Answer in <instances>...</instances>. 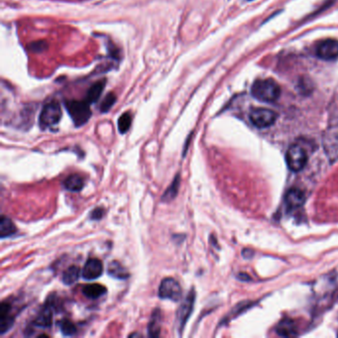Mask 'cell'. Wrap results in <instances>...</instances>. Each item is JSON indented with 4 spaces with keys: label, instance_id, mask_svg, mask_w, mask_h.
Masks as SVG:
<instances>
[{
    "label": "cell",
    "instance_id": "52a82bcc",
    "mask_svg": "<svg viewBox=\"0 0 338 338\" xmlns=\"http://www.w3.org/2000/svg\"><path fill=\"white\" fill-rule=\"evenodd\" d=\"M278 114L267 108H255L250 112V120L258 128L271 126L276 122Z\"/></svg>",
    "mask_w": 338,
    "mask_h": 338
},
{
    "label": "cell",
    "instance_id": "ba28073f",
    "mask_svg": "<svg viewBox=\"0 0 338 338\" xmlns=\"http://www.w3.org/2000/svg\"><path fill=\"white\" fill-rule=\"evenodd\" d=\"M56 298H52L51 296L48 297L45 306L43 307L41 312L39 315L36 317L33 321V324L37 327H42V328H48L52 325L53 323V313L55 311L56 307Z\"/></svg>",
    "mask_w": 338,
    "mask_h": 338
},
{
    "label": "cell",
    "instance_id": "484cf974",
    "mask_svg": "<svg viewBox=\"0 0 338 338\" xmlns=\"http://www.w3.org/2000/svg\"><path fill=\"white\" fill-rule=\"evenodd\" d=\"M104 213H105V212H104L103 209L97 208V209H95V210H93L91 212V213H90V218L93 219V220H99V219L103 218Z\"/></svg>",
    "mask_w": 338,
    "mask_h": 338
},
{
    "label": "cell",
    "instance_id": "7c38bea8",
    "mask_svg": "<svg viewBox=\"0 0 338 338\" xmlns=\"http://www.w3.org/2000/svg\"><path fill=\"white\" fill-rule=\"evenodd\" d=\"M286 204L290 209H298L300 208L306 201V194L301 190L298 189H292L289 190L285 197Z\"/></svg>",
    "mask_w": 338,
    "mask_h": 338
},
{
    "label": "cell",
    "instance_id": "30bf717a",
    "mask_svg": "<svg viewBox=\"0 0 338 338\" xmlns=\"http://www.w3.org/2000/svg\"><path fill=\"white\" fill-rule=\"evenodd\" d=\"M104 272V265L100 260L91 258L86 261L82 271V276L86 281H93L99 278Z\"/></svg>",
    "mask_w": 338,
    "mask_h": 338
},
{
    "label": "cell",
    "instance_id": "4fadbf2b",
    "mask_svg": "<svg viewBox=\"0 0 338 338\" xmlns=\"http://www.w3.org/2000/svg\"><path fill=\"white\" fill-rule=\"evenodd\" d=\"M162 327V314L159 309H156L150 318L148 324L149 337H159Z\"/></svg>",
    "mask_w": 338,
    "mask_h": 338
},
{
    "label": "cell",
    "instance_id": "277c9868",
    "mask_svg": "<svg viewBox=\"0 0 338 338\" xmlns=\"http://www.w3.org/2000/svg\"><path fill=\"white\" fill-rule=\"evenodd\" d=\"M288 167L293 172H299L305 168L308 162V156L305 149L298 144H293L286 154Z\"/></svg>",
    "mask_w": 338,
    "mask_h": 338
},
{
    "label": "cell",
    "instance_id": "44dd1931",
    "mask_svg": "<svg viewBox=\"0 0 338 338\" xmlns=\"http://www.w3.org/2000/svg\"><path fill=\"white\" fill-rule=\"evenodd\" d=\"M80 275H81L80 268L77 266H71L63 272V278H62L63 283L66 286H71L79 280Z\"/></svg>",
    "mask_w": 338,
    "mask_h": 338
},
{
    "label": "cell",
    "instance_id": "2e32d148",
    "mask_svg": "<svg viewBox=\"0 0 338 338\" xmlns=\"http://www.w3.org/2000/svg\"><path fill=\"white\" fill-rule=\"evenodd\" d=\"M276 331H277V333H278L280 336H285V337L292 336V335H294L295 332H296V325H295V322H294L292 319H289V318L283 319V320L280 321V323L278 324Z\"/></svg>",
    "mask_w": 338,
    "mask_h": 338
},
{
    "label": "cell",
    "instance_id": "7402d4cb",
    "mask_svg": "<svg viewBox=\"0 0 338 338\" xmlns=\"http://www.w3.org/2000/svg\"><path fill=\"white\" fill-rule=\"evenodd\" d=\"M59 327L64 336H73L77 333V327L70 319L63 318L60 320Z\"/></svg>",
    "mask_w": 338,
    "mask_h": 338
},
{
    "label": "cell",
    "instance_id": "7a4b0ae2",
    "mask_svg": "<svg viewBox=\"0 0 338 338\" xmlns=\"http://www.w3.org/2000/svg\"><path fill=\"white\" fill-rule=\"evenodd\" d=\"M90 104L87 100H66L64 107L76 127L85 125L91 116Z\"/></svg>",
    "mask_w": 338,
    "mask_h": 338
},
{
    "label": "cell",
    "instance_id": "ac0fdd59",
    "mask_svg": "<svg viewBox=\"0 0 338 338\" xmlns=\"http://www.w3.org/2000/svg\"><path fill=\"white\" fill-rule=\"evenodd\" d=\"M108 275L118 279V280H126L129 277V273L126 269L117 261H113L109 263L108 269H107Z\"/></svg>",
    "mask_w": 338,
    "mask_h": 338
},
{
    "label": "cell",
    "instance_id": "8fae6325",
    "mask_svg": "<svg viewBox=\"0 0 338 338\" xmlns=\"http://www.w3.org/2000/svg\"><path fill=\"white\" fill-rule=\"evenodd\" d=\"M0 330L1 333L4 334L8 331L13 323H14V317L11 315V306L7 301H3L0 307Z\"/></svg>",
    "mask_w": 338,
    "mask_h": 338
},
{
    "label": "cell",
    "instance_id": "603a6c76",
    "mask_svg": "<svg viewBox=\"0 0 338 338\" xmlns=\"http://www.w3.org/2000/svg\"><path fill=\"white\" fill-rule=\"evenodd\" d=\"M132 124V116L129 112L123 113L118 119V130L121 134H125Z\"/></svg>",
    "mask_w": 338,
    "mask_h": 338
},
{
    "label": "cell",
    "instance_id": "8992f818",
    "mask_svg": "<svg viewBox=\"0 0 338 338\" xmlns=\"http://www.w3.org/2000/svg\"><path fill=\"white\" fill-rule=\"evenodd\" d=\"M194 300H195V292L194 290H191L188 296H186L179 308L177 312V322H178V329L180 333L183 331L185 325L187 324L190 315L193 310L194 306Z\"/></svg>",
    "mask_w": 338,
    "mask_h": 338
},
{
    "label": "cell",
    "instance_id": "d4e9b609",
    "mask_svg": "<svg viewBox=\"0 0 338 338\" xmlns=\"http://www.w3.org/2000/svg\"><path fill=\"white\" fill-rule=\"evenodd\" d=\"M30 50L33 52H41L43 50H45L47 48V44L44 41H40V42H35L31 44L30 46Z\"/></svg>",
    "mask_w": 338,
    "mask_h": 338
},
{
    "label": "cell",
    "instance_id": "5bb4252c",
    "mask_svg": "<svg viewBox=\"0 0 338 338\" xmlns=\"http://www.w3.org/2000/svg\"><path fill=\"white\" fill-rule=\"evenodd\" d=\"M63 187L64 189L69 191L73 192H79L84 189L85 187V181L84 179L78 175V174H73L69 176L64 182H63Z\"/></svg>",
    "mask_w": 338,
    "mask_h": 338
},
{
    "label": "cell",
    "instance_id": "e0dca14e",
    "mask_svg": "<svg viewBox=\"0 0 338 338\" xmlns=\"http://www.w3.org/2000/svg\"><path fill=\"white\" fill-rule=\"evenodd\" d=\"M106 293V289L99 284H90L86 285L83 289V294L85 297L90 299H96Z\"/></svg>",
    "mask_w": 338,
    "mask_h": 338
},
{
    "label": "cell",
    "instance_id": "d6986e66",
    "mask_svg": "<svg viewBox=\"0 0 338 338\" xmlns=\"http://www.w3.org/2000/svg\"><path fill=\"white\" fill-rule=\"evenodd\" d=\"M180 185H181V179H180V175L178 174V175L175 177V179H174V181L172 182V184L170 185L169 188L165 190V192L163 193L162 201H164V202H170V201H172L173 199H175V197H176L177 194H178L179 189H180Z\"/></svg>",
    "mask_w": 338,
    "mask_h": 338
},
{
    "label": "cell",
    "instance_id": "ffe728a7",
    "mask_svg": "<svg viewBox=\"0 0 338 338\" xmlns=\"http://www.w3.org/2000/svg\"><path fill=\"white\" fill-rule=\"evenodd\" d=\"M16 231H17V228H16L15 224L13 223V221L6 216H2L1 221H0L1 238H6L9 236H12L13 234L16 233Z\"/></svg>",
    "mask_w": 338,
    "mask_h": 338
},
{
    "label": "cell",
    "instance_id": "3957f363",
    "mask_svg": "<svg viewBox=\"0 0 338 338\" xmlns=\"http://www.w3.org/2000/svg\"><path fill=\"white\" fill-rule=\"evenodd\" d=\"M62 108L58 102L53 100L43 106L40 117H39V124L43 130L52 128L59 124L62 119Z\"/></svg>",
    "mask_w": 338,
    "mask_h": 338
},
{
    "label": "cell",
    "instance_id": "cb8c5ba5",
    "mask_svg": "<svg viewBox=\"0 0 338 338\" xmlns=\"http://www.w3.org/2000/svg\"><path fill=\"white\" fill-rule=\"evenodd\" d=\"M116 99H117V97L113 92L107 93L100 105V112H103V113L108 112L111 109V107L115 105Z\"/></svg>",
    "mask_w": 338,
    "mask_h": 338
},
{
    "label": "cell",
    "instance_id": "6da1fadb",
    "mask_svg": "<svg viewBox=\"0 0 338 338\" xmlns=\"http://www.w3.org/2000/svg\"><path fill=\"white\" fill-rule=\"evenodd\" d=\"M256 99L263 103H274L281 95V87L273 80H258L251 89Z\"/></svg>",
    "mask_w": 338,
    "mask_h": 338
},
{
    "label": "cell",
    "instance_id": "9a60e30c",
    "mask_svg": "<svg viewBox=\"0 0 338 338\" xmlns=\"http://www.w3.org/2000/svg\"><path fill=\"white\" fill-rule=\"evenodd\" d=\"M105 86H106V80H102V81L93 84L87 91L85 100H87L90 105L96 103L99 99V97L102 96Z\"/></svg>",
    "mask_w": 338,
    "mask_h": 338
},
{
    "label": "cell",
    "instance_id": "5b68a950",
    "mask_svg": "<svg viewBox=\"0 0 338 338\" xmlns=\"http://www.w3.org/2000/svg\"><path fill=\"white\" fill-rule=\"evenodd\" d=\"M158 295L163 299L179 301L182 298L183 291L178 281L173 278H165L160 284Z\"/></svg>",
    "mask_w": 338,
    "mask_h": 338
},
{
    "label": "cell",
    "instance_id": "9c48e42d",
    "mask_svg": "<svg viewBox=\"0 0 338 338\" xmlns=\"http://www.w3.org/2000/svg\"><path fill=\"white\" fill-rule=\"evenodd\" d=\"M317 55L318 58L330 61L338 57V41L336 40H325L320 43L317 48Z\"/></svg>",
    "mask_w": 338,
    "mask_h": 338
}]
</instances>
